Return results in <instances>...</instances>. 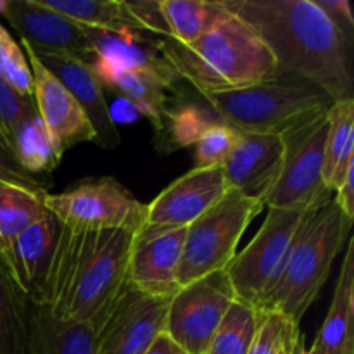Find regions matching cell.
<instances>
[{"mask_svg": "<svg viewBox=\"0 0 354 354\" xmlns=\"http://www.w3.org/2000/svg\"><path fill=\"white\" fill-rule=\"evenodd\" d=\"M354 165V99L339 100L328 111V135L325 142L324 185L334 194Z\"/></svg>", "mask_w": 354, "mask_h": 354, "instance_id": "cb8c5ba5", "label": "cell"}, {"mask_svg": "<svg viewBox=\"0 0 354 354\" xmlns=\"http://www.w3.org/2000/svg\"><path fill=\"white\" fill-rule=\"evenodd\" d=\"M131 16L142 24L149 35H158L162 40H168L169 31L162 17L159 0H142V2H124Z\"/></svg>", "mask_w": 354, "mask_h": 354, "instance_id": "836d02e7", "label": "cell"}, {"mask_svg": "<svg viewBox=\"0 0 354 354\" xmlns=\"http://www.w3.org/2000/svg\"><path fill=\"white\" fill-rule=\"evenodd\" d=\"M187 228L135 235L128 259V286L152 297L171 299Z\"/></svg>", "mask_w": 354, "mask_h": 354, "instance_id": "9a60e30c", "label": "cell"}, {"mask_svg": "<svg viewBox=\"0 0 354 354\" xmlns=\"http://www.w3.org/2000/svg\"><path fill=\"white\" fill-rule=\"evenodd\" d=\"M133 235L121 230H80L61 225L44 289L35 303L61 322L102 327L128 286Z\"/></svg>", "mask_w": 354, "mask_h": 354, "instance_id": "7a4b0ae2", "label": "cell"}, {"mask_svg": "<svg viewBox=\"0 0 354 354\" xmlns=\"http://www.w3.org/2000/svg\"><path fill=\"white\" fill-rule=\"evenodd\" d=\"M283 154L286 144L280 135L241 133L237 147L223 165L228 190L265 204L282 171Z\"/></svg>", "mask_w": 354, "mask_h": 354, "instance_id": "2e32d148", "label": "cell"}, {"mask_svg": "<svg viewBox=\"0 0 354 354\" xmlns=\"http://www.w3.org/2000/svg\"><path fill=\"white\" fill-rule=\"evenodd\" d=\"M313 206L306 209L268 207V214L258 234L245 245L244 251L235 254L230 265L227 266L235 299L251 306H258L279 273L297 230Z\"/></svg>", "mask_w": 354, "mask_h": 354, "instance_id": "ba28073f", "label": "cell"}, {"mask_svg": "<svg viewBox=\"0 0 354 354\" xmlns=\"http://www.w3.org/2000/svg\"><path fill=\"white\" fill-rule=\"evenodd\" d=\"M327 135L328 113L282 135L286 144L282 171L266 196L265 207L306 209L332 196L322 178Z\"/></svg>", "mask_w": 354, "mask_h": 354, "instance_id": "9c48e42d", "label": "cell"}, {"mask_svg": "<svg viewBox=\"0 0 354 354\" xmlns=\"http://www.w3.org/2000/svg\"><path fill=\"white\" fill-rule=\"evenodd\" d=\"M47 190H31L14 183L0 182V254L47 213Z\"/></svg>", "mask_w": 354, "mask_h": 354, "instance_id": "d4e9b609", "label": "cell"}, {"mask_svg": "<svg viewBox=\"0 0 354 354\" xmlns=\"http://www.w3.org/2000/svg\"><path fill=\"white\" fill-rule=\"evenodd\" d=\"M45 207L62 227L80 230H121L135 237L147 221V204L114 178L90 180L61 194H47Z\"/></svg>", "mask_w": 354, "mask_h": 354, "instance_id": "52a82bcc", "label": "cell"}, {"mask_svg": "<svg viewBox=\"0 0 354 354\" xmlns=\"http://www.w3.org/2000/svg\"><path fill=\"white\" fill-rule=\"evenodd\" d=\"M225 2L268 45L277 76L313 83L334 102L354 99L353 41L315 0Z\"/></svg>", "mask_w": 354, "mask_h": 354, "instance_id": "6da1fadb", "label": "cell"}, {"mask_svg": "<svg viewBox=\"0 0 354 354\" xmlns=\"http://www.w3.org/2000/svg\"><path fill=\"white\" fill-rule=\"evenodd\" d=\"M169 38L192 44L232 16L225 0H159Z\"/></svg>", "mask_w": 354, "mask_h": 354, "instance_id": "603a6c76", "label": "cell"}, {"mask_svg": "<svg viewBox=\"0 0 354 354\" xmlns=\"http://www.w3.org/2000/svg\"><path fill=\"white\" fill-rule=\"evenodd\" d=\"M35 114H38L35 100L21 97L0 78V147L9 156H12L19 127Z\"/></svg>", "mask_w": 354, "mask_h": 354, "instance_id": "4dcf8cb0", "label": "cell"}, {"mask_svg": "<svg viewBox=\"0 0 354 354\" xmlns=\"http://www.w3.org/2000/svg\"><path fill=\"white\" fill-rule=\"evenodd\" d=\"M317 354H354V241L349 239L334 297L313 342Z\"/></svg>", "mask_w": 354, "mask_h": 354, "instance_id": "ffe728a7", "label": "cell"}, {"mask_svg": "<svg viewBox=\"0 0 354 354\" xmlns=\"http://www.w3.org/2000/svg\"><path fill=\"white\" fill-rule=\"evenodd\" d=\"M45 7L82 26L128 38L149 37L123 0H40Z\"/></svg>", "mask_w": 354, "mask_h": 354, "instance_id": "7402d4cb", "label": "cell"}, {"mask_svg": "<svg viewBox=\"0 0 354 354\" xmlns=\"http://www.w3.org/2000/svg\"><path fill=\"white\" fill-rule=\"evenodd\" d=\"M93 75L100 83L120 92L124 99L133 102L144 116L161 130L162 120L168 113V92H176V80H182L169 68H116L95 61Z\"/></svg>", "mask_w": 354, "mask_h": 354, "instance_id": "ac0fdd59", "label": "cell"}, {"mask_svg": "<svg viewBox=\"0 0 354 354\" xmlns=\"http://www.w3.org/2000/svg\"><path fill=\"white\" fill-rule=\"evenodd\" d=\"M228 192L223 168H192L147 204L145 234L187 228ZM140 232V234H142Z\"/></svg>", "mask_w": 354, "mask_h": 354, "instance_id": "4fadbf2b", "label": "cell"}, {"mask_svg": "<svg viewBox=\"0 0 354 354\" xmlns=\"http://www.w3.org/2000/svg\"><path fill=\"white\" fill-rule=\"evenodd\" d=\"M64 152L54 140L38 114L24 121L16 133L12 158L31 176L50 173L61 162Z\"/></svg>", "mask_w": 354, "mask_h": 354, "instance_id": "4316f807", "label": "cell"}, {"mask_svg": "<svg viewBox=\"0 0 354 354\" xmlns=\"http://www.w3.org/2000/svg\"><path fill=\"white\" fill-rule=\"evenodd\" d=\"M41 64L69 90L95 135V144L102 149H114L121 144V133L111 118L109 106L99 82L88 66L66 57H38Z\"/></svg>", "mask_w": 354, "mask_h": 354, "instance_id": "d6986e66", "label": "cell"}, {"mask_svg": "<svg viewBox=\"0 0 354 354\" xmlns=\"http://www.w3.org/2000/svg\"><path fill=\"white\" fill-rule=\"evenodd\" d=\"M145 354H185V353H183L182 349H180L178 346H176L175 342L165 334V332H162V334L152 342V346L149 348V351Z\"/></svg>", "mask_w": 354, "mask_h": 354, "instance_id": "f35d334b", "label": "cell"}, {"mask_svg": "<svg viewBox=\"0 0 354 354\" xmlns=\"http://www.w3.org/2000/svg\"><path fill=\"white\" fill-rule=\"evenodd\" d=\"M317 6L327 14L332 23L354 41V17L351 10V3L348 0H315Z\"/></svg>", "mask_w": 354, "mask_h": 354, "instance_id": "d590c367", "label": "cell"}, {"mask_svg": "<svg viewBox=\"0 0 354 354\" xmlns=\"http://www.w3.org/2000/svg\"><path fill=\"white\" fill-rule=\"evenodd\" d=\"M169 299L124 287L95 332V354H145L165 332Z\"/></svg>", "mask_w": 354, "mask_h": 354, "instance_id": "7c38bea8", "label": "cell"}, {"mask_svg": "<svg viewBox=\"0 0 354 354\" xmlns=\"http://www.w3.org/2000/svg\"><path fill=\"white\" fill-rule=\"evenodd\" d=\"M235 301L227 270L194 280L169 299L165 334L185 354H204Z\"/></svg>", "mask_w": 354, "mask_h": 354, "instance_id": "30bf717a", "label": "cell"}, {"mask_svg": "<svg viewBox=\"0 0 354 354\" xmlns=\"http://www.w3.org/2000/svg\"><path fill=\"white\" fill-rule=\"evenodd\" d=\"M292 354H317L313 349H306L304 348V334L303 332H297L296 341H294V348H292Z\"/></svg>", "mask_w": 354, "mask_h": 354, "instance_id": "ab89813d", "label": "cell"}, {"mask_svg": "<svg viewBox=\"0 0 354 354\" xmlns=\"http://www.w3.org/2000/svg\"><path fill=\"white\" fill-rule=\"evenodd\" d=\"M0 354H33L28 297L0 259Z\"/></svg>", "mask_w": 354, "mask_h": 354, "instance_id": "484cf974", "label": "cell"}, {"mask_svg": "<svg viewBox=\"0 0 354 354\" xmlns=\"http://www.w3.org/2000/svg\"><path fill=\"white\" fill-rule=\"evenodd\" d=\"M334 201V194L311 207L297 230L272 286L256 308L279 311L299 325L324 289L330 268L353 227Z\"/></svg>", "mask_w": 354, "mask_h": 354, "instance_id": "277c9868", "label": "cell"}, {"mask_svg": "<svg viewBox=\"0 0 354 354\" xmlns=\"http://www.w3.org/2000/svg\"><path fill=\"white\" fill-rule=\"evenodd\" d=\"M33 76V97L38 116L62 152L83 142H95L92 127L69 90L41 64L38 55L21 41Z\"/></svg>", "mask_w": 354, "mask_h": 354, "instance_id": "5bb4252c", "label": "cell"}, {"mask_svg": "<svg viewBox=\"0 0 354 354\" xmlns=\"http://www.w3.org/2000/svg\"><path fill=\"white\" fill-rule=\"evenodd\" d=\"M294 341H296V339H294ZM292 348H294V342H292V344L286 346V348H283L282 351H280V354H292Z\"/></svg>", "mask_w": 354, "mask_h": 354, "instance_id": "b9f144b4", "label": "cell"}, {"mask_svg": "<svg viewBox=\"0 0 354 354\" xmlns=\"http://www.w3.org/2000/svg\"><path fill=\"white\" fill-rule=\"evenodd\" d=\"M261 320V310L235 301L204 354H248Z\"/></svg>", "mask_w": 354, "mask_h": 354, "instance_id": "83f0119b", "label": "cell"}, {"mask_svg": "<svg viewBox=\"0 0 354 354\" xmlns=\"http://www.w3.org/2000/svg\"><path fill=\"white\" fill-rule=\"evenodd\" d=\"M220 121L241 133L286 135L334 106V100L313 83L290 76H275L251 86L204 93Z\"/></svg>", "mask_w": 354, "mask_h": 354, "instance_id": "5b68a950", "label": "cell"}, {"mask_svg": "<svg viewBox=\"0 0 354 354\" xmlns=\"http://www.w3.org/2000/svg\"><path fill=\"white\" fill-rule=\"evenodd\" d=\"M33 354H95V330L90 325L61 322L40 303L28 299Z\"/></svg>", "mask_w": 354, "mask_h": 354, "instance_id": "44dd1931", "label": "cell"}, {"mask_svg": "<svg viewBox=\"0 0 354 354\" xmlns=\"http://www.w3.org/2000/svg\"><path fill=\"white\" fill-rule=\"evenodd\" d=\"M334 201L346 216L354 220V165L346 173L341 187L334 192Z\"/></svg>", "mask_w": 354, "mask_h": 354, "instance_id": "8d00e7d4", "label": "cell"}, {"mask_svg": "<svg viewBox=\"0 0 354 354\" xmlns=\"http://www.w3.org/2000/svg\"><path fill=\"white\" fill-rule=\"evenodd\" d=\"M265 209L258 199L228 190L227 196L187 227L176 282L178 287L227 270L251 221Z\"/></svg>", "mask_w": 354, "mask_h": 354, "instance_id": "8992f818", "label": "cell"}, {"mask_svg": "<svg viewBox=\"0 0 354 354\" xmlns=\"http://www.w3.org/2000/svg\"><path fill=\"white\" fill-rule=\"evenodd\" d=\"M7 23L38 57H66L95 64L97 55L82 24L45 7L40 0H9L3 14Z\"/></svg>", "mask_w": 354, "mask_h": 354, "instance_id": "8fae6325", "label": "cell"}, {"mask_svg": "<svg viewBox=\"0 0 354 354\" xmlns=\"http://www.w3.org/2000/svg\"><path fill=\"white\" fill-rule=\"evenodd\" d=\"M159 47L176 75L201 95L244 88L277 76L268 45L237 14L192 44L161 40Z\"/></svg>", "mask_w": 354, "mask_h": 354, "instance_id": "3957f363", "label": "cell"}, {"mask_svg": "<svg viewBox=\"0 0 354 354\" xmlns=\"http://www.w3.org/2000/svg\"><path fill=\"white\" fill-rule=\"evenodd\" d=\"M0 78L24 99L35 100L33 76L23 48L0 23Z\"/></svg>", "mask_w": 354, "mask_h": 354, "instance_id": "f1b7e54d", "label": "cell"}, {"mask_svg": "<svg viewBox=\"0 0 354 354\" xmlns=\"http://www.w3.org/2000/svg\"><path fill=\"white\" fill-rule=\"evenodd\" d=\"M7 3H9V0H0V16H3V14H6Z\"/></svg>", "mask_w": 354, "mask_h": 354, "instance_id": "60d3db41", "label": "cell"}, {"mask_svg": "<svg viewBox=\"0 0 354 354\" xmlns=\"http://www.w3.org/2000/svg\"><path fill=\"white\" fill-rule=\"evenodd\" d=\"M111 118H113L114 124L116 123H131V121H137L138 118L144 116L142 111L135 106L133 102H130L128 99L121 97L120 100L114 102L113 107H109Z\"/></svg>", "mask_w": 354, "mask_h": 354, "instance_id": "74e56055", "label": "cell"}, {"mask_svg": "<svg viewBox=\"0 0 354 354\" xmlns=\"http://www.w3.org/2000/svg\"><path fill=\"white\" fill-rule=\"evenodd\" d=\"M59 232L61 223L47 211L41 220L26 228L7 251L0 254L12 282L30 301L40 297Z\"/></svg>", "mask_w": 354, "mask_h": 354, "instance_id": "e0dca14e", "label": "cell"}, {"mask_svg": "<svg viewBox=\"0 0 354 354\" xmlns=\"http://www.w3.org/2000/svg\"><path fill=\"white\" fill-rule=\"evenodd\" d=\"M299 325L290 322L279 311H263L254 341L248 354H280L286 346L292 344Z\"/></svg>", "mask_w": 354, "mask_h": 354, "instance_id": "1f68e13d", "label": "cell"}, {"mask_svg": "<svg viewBox=\"0 0 354 354\" xmlns=\"http://www.w3.org/2000/svg\"><path fill=\"white\" fill-rule=\"evenodd\" d=\"M0 182L14 183V185L26 187L31 190H47V182H41L37 176H31L14 161L12 156L7 154L0 147ZM48 192V190H47Z\"/></svg>", "mask_w": 354, "mask_h": 354, "instance_id": "e575fe53", "label": "cell"}, {"mask_svg": "<svg viewBox=\"0 0 354 354\" xmlns=\"http://www.w3.org/2000/svg\"><path fill=\"white\" fill-rule=\"evenodd\" d=\"M165 118L169 120V137H171L175 147L196 144L201 133L207 127L216 123V121H211L204 114L203 109L194 106H187L183 109L173 111V113H166Z\"/></svg>", "mask_w": 354, "mask_h": 354, "instance_id": "d6a6232c", "label": "cell"}, {"mask_svg": "<svg viewBox=\"0 0 354 354\" xmlns=\"http://www.w3.org/2000/svg\"><path fill=\"white\" fill-rule=\"evenodd\" d=\"M241 140V131L216 121L201 133L196 145V166L194 168H223Z\"/></svg>", "mask_w": 354, "mask_h": 354, "instance_id": "f546056e", "label": "cell"}]
</instances>
